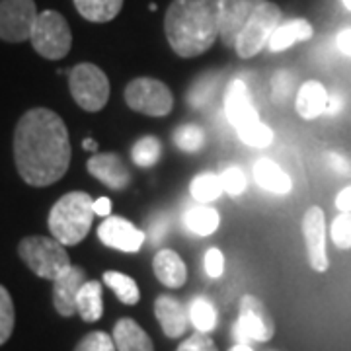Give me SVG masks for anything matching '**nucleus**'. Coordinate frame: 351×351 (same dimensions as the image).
<instances>
[{
	"label": "nucleus",
	"mask_w": 351,
	"mask_h": 351,
	"mask_svg": "<svg viewBox=\"0 0 351 351\" xmlns=\"http://www.w3.org/2000/svg\"><path fill=\"white\" fill-rule=\"evenodd\" d=\"M14 162L34 188L59 182L71 166V138L63 119L47 108L25 112L14 131Z\"/></svg>",
	"instance_id": "f257e3e1"
},
{
	"label": "nucleus",
	"mask_w": 351,
	"mask_h": 351,
	"mask_svg": "<svg viewBox=\"0 0 351 351\" xmlns=\"http://www.w3.org/2000/svg\"><path fill=\"white\" fill-rule=\"evenodd\" d=\"M164 32L176 55L199 57L221 38L219 0H174L164 18Z\"/></svg>",
	"instance_id": "f03ea898"
},
{
	"label": "nucleus",
	"mask_w": 351,
	"mask_h": 351,
	"mask_svg": "<svg viewBox=\"0 0 351 351\" xmlns=\"http://www.w3.org/2000/svg\"><path fill=\"white\" fill-rule=\"evenodd\" d=\"M94 199L84 191H71L51 207L47 225L51 237L63 246H75L86 239L94 223Z\"/></svg>",
	"instance_id": "7ed1b4c3"
},
{
	"label": "nucleus",
	"mask_w": 351,
	"mask_h": 351,
	"mask_svg": "<svg viewBox=\"0 0 351 351\" xmlns=\"http://www.w3.org/2000/svg\"><path fill=\"white\" fill-rule=\"evenodd\" d=\"M22 262L41 279L55 281L73 265L66 248L53 237H25L18 244Z\"/></svg>",
	"instance_id": "20e7f679"
},
{
	"label": "nucleus",
	"mask_w": 351,
	"mask_h": 351,
	"mask_svg": "<svg viewBox=\"0 0 351 351\" xmlns=\"http://www.w3.org/2000/svg\"><path fill=\"white\" fill-rule=\"evenodd\" d=\"M69 88L84 112H101L110 100V80L100 66L92 63L76 64L69 73Z\"/></svg>",
	"instance_id": "39448f33"
},
{
	"label": "nucleus",
	"mask_w": 351,
	"mask_h": 351,
	"mask_svg": "<svg viewBox=\"0 0 351 351\" xmlns=\"http://www.w3.org/2000/svg\"><path fill=\"white\" fill-rule=\"evenodd\" d=\"M125 104L133 112L149 115V117H164L174 108V96L170 88L162 80L138 76L133 78L123 92Z\"/></svg>",
	"instance_id": "423d86ee"
},
{
	"label": "nucleus",
	"mask_w": 351,
	"mask_h": 351,
	"mask_svg": "<svg viewBox=\"0 0 351 351\" xmlns=\"http://www.w3.org/2000/svg\"><path fill=\"white\" fill-rule=\"evenodd\" d=\"M29 41L41 57L49 61H59L69 55L73 45V34L61 14L55 10H45L39 12Z\"/></svg>",
	"instance_id": "0eeeda50"
},
{
	"label": "nucleus",
	"mask_w": 351,
	"mask_h": 351,
	"mask_svg": "<svg viewBox=\"0 0 351 351\" xmlns=\"http://www.w3.org/2000/svg\"><path fill=\"white\" fill-rule=\"evenodd\" d=\"M283 22V14L281 8L274 2H263L262 6L254 12L250 22L242 29V34L237 39L234 51L239 53L242 59H250L256 57L263 47H267L269 39L274 36L277 27Z\"/></svg>",
	"instance_id": "6e6552de"
},
{
	"label": "nucleus",
	"mask_w": 351,
	"mask_h": 351,
	"mask_svg": "<svg viewBox=\"0 0 351 351\" xmlns=\"http://www.w3.org/2000/svg\"><path fill=\"white\" fill-rule=\"evenodd\" d=\"M276 334V322L267 306L254 295H244L240 299L239 320L234 322L232 336L237 343H263Z\"/></svg>",
	"instance_id": "1a4fd4ad"
},
{
	"label": "nucleus",
	"mask_w": 351,
	"mask_h": 351,
	"mask_svg": "<svg viewBox=\"0 0 351 351\" xmlns=\"http://www.w3.org/2000/svg\"><path fill=\"white\" fill-rule=\"evenodd\" d=\"M38 16L34 0H0V39L8 43L32 39Z\"/></svg>",
	"instance_id": "9d476101"
},
{
	"label": "nucleus",
	"mask_w": 351,
	"mask_h": 351,
	"mask_svg": "<svg viewBox=\"0 0 351 351\" xmlns=\"http://www.w3.org/2000/svg\"><path fill=\"white\" fill-rule=\"evenodd\" d=\"M302 237L308 263L314 271L324 274L330 267L326 254V217L320 207H311L302 217Z\"/></svg>",
	"instance_id": "9b49d317"
},
{
	"label": "nucleus",
	"mask_w": 351,
	"mask_h": 351,
	"mask_svg": "<svg viewBox=\"0 0 351 351\" xmlns=\"http://www.w3.org/2000/svg\"><path fill=\"white\" fill-rule=\"evenodd\" d=\"M265 0H219V24H221V41L226 47L237 45L242 29L250 22L254 12Z\"/></svg>",
	"instance_id": "f8f14e48"
},
{
	"label": "nucleus",
	"mask_w": 351,
	"mask_h": 351,
	"mask_svg": "<svg viewBox=\"0 0 351 351\" xmlns=\"http://www.w3.org/2000/svg\"><path fill=\"white\" fill-rule=\"evenodd\" d=\"M98 239L108 248L135 254L143 248L147 234L123 217H106L98 226Z\"/></svg>",
	"instance_id": "ddd939ff"
},
{
	"label": "nucleus",
	"mask_w": 351,
	"mask_h": 351,
	"mask_svg": "<svg viewBox=\"0 0 351 351\" xmlns=\"http://www.w3.org/2000/svg\"><path fill=\"white\" fill-rule=\"evenodd\" d=\"M225 115L228 123L239 131L242 127L250 125L260 119V113L256 110L254 101L250 98V90L244 80L234 78L228 82L225 90Z\"/></svg>",
	"instance_id": "4468645a"
},
{
	"label": "nucleus",
	"mask_w": 351,
	"mask_h": 351,
	"mask_svg": "<svg viewBox=\"0 0 351 351\" xmlns=\"http://www.w3.org/2000/svg\"><path fill=\"white\" fill-rule=\"evenodd\" d=\"M86 281L84 269L76 265H71L63 276L53 281V306L61 316L71 318L73 314H76V299Z\"/></svg>",
	"instance_id": "2eb2a0df"
},
{
	"label": "nucleus",
	"mask_w": 351,
	"mask_h": 351,
	"mask_svg": "<svg viewBox=\"0 0 351 351\" xmlns=\"http://www.w3.org/2000/svg\"><path fill=\"white\" fill-rule=\"evenodd\" d=\"M90 176H94L98 182L112 189H123L131 182V174L127 170L125 162L115 152H100L90 156L86 162Z\"/></svg>",
	"instance_id": "dca6fc26"
},
{
	"label": "nucleus",
	"mask_w": 351,
	"mask_h": 351,
	"mask_svg": "<svg viewBox=\"0 0 351 351\" xmlns=\"http://www.w3.org/2000/svg\"><path fill=\"white\" fill-rule=\"evenodd\" d=\"M154 316L168 338H182L189 326L188 308L172 295H158L154 301Z\"/></svg>",
	"instance_id": "f3484780"
},
{
	"label": "nucleus",
	"mask_w": 351,
	"mask_h": 351,
	"mask_svg": "<svg viewBox=\"0 0 351 351\" xmlns=\"http://www.w3.org/2000/svg\"><path fill=\"white\" fill-rule=\"evenodd\" d=\"M152 269L156 279L168 289H180L186 279H188V267L184 260L180 258V254L170 248L156 252L154 260H152Z\"/></svg>",
	"instance_id": "a211bd4d"
},
{
	"label": "nucleus",
	"mask_w": 351,
	"mask_h": 351,
	"mask_svg": "<svg viewBox=\"0 0 351 351\" xmlns=\"http://www.w3.org/2000/svg\"><path fill=\"white\" fill-rule=\"evenodd\" d=\"M328 90L322 82L318 80H306L299 92H297V100H295V110L301 115L302 119L313 121L316 117L324 115L328 108Z\"/></svg>",
	"instance_id": "6ab92c4d"
},
{
	"label": "nucleus",
	"mask_w": 351,
	"mask_h": 351,
	"mask_svg": "<svg viewBox=\"0 0 351 351\" xmlns=\"http://www.w3.org/2000/svg\"><path fill=\"white\" fill-rule=\"evenodd\" d=\"M252 176H254V182L263 191H269L276 195H285L293 189V182H291L287 172H283V168L269 158H260L254 164Z\"/></svg>",
	"instance_id": "aec40b11"
},
{
	"label": "nucleus",
	"mask_w": 351,
	"mask_h": 351,
	"mask_svg": "<svg viewBox=\"0 0 351 351\" xmlns=\"http://www.w3.org/2000/svg\"><path fill=\"white\" fill-rule=\"evenodd\" d=\"M113 341L117 351H154L151 336L133 318H121L115 322Z\"/></svg>",
	"instance_id": "412c9836"
},
{
	"label": "nucleus",
	"mask_w": 351,
	"mask_h": 351,
	"mask_svg": "<svg viewBox=\"0 0 351 351\" xmlns=\"http://www.w3.org/2000/svg\"><path fill=\"white\" fill-rule=\"evenodd\" d=\"M314 29L313 25L308 24L306 20H289V22H281V25L274 32V36L267 43V49L271 53H281V51L293 47L299 41H306L313 38Z\"/></svg>",
	"instance_id": "4be33fe9"
},
{
	"label": "nucleus",
	"mask_w": 351,
	"mask_h": 351,
	"mask_svg": "<svg viewBox=\"0 0 351 351\" xmlns=\"http://www.w3.org/2000/svg\"><path fill=\"white\" fill-rule=\"evenodd\" d=\"M184 225L197 237H211L221 226V215L211 205L195 203L184 213Z\"/></svg>",
	"instance_id": "5701e85b"
},
{
	"label": "nucleus",
	"mask_w": 351,
	"mask_h": 351,
	"mask_svg": "<svg viewBox=\"0 0 351 351\" xmlns=\"http://www.w3.org/2000/svg\"><path fill=\"white\" fill-rule=\"evenodd\" d=\"M76 314L84 322H98L104 314V299H101V283L88 279L82 285L78 299H76Z\"/></svg>",
	"instance_id": "b1692460"
},
{
	"label": "nucleus",
	"mask_w": 351,
	"mask_h": 351,
	"mask_svg": "<svg viewBox=\"0 0 351 351\" xmlns=\"http://www.w3.org/2000/svg\"><path fill=\"white\" fill-rule=\"evenodd\" d=\"M75 6L82 18L88 22H112L123 8V0H75Z\"/></svg>",
	"instance_id": "393cba45"
},
{
	"label": "nucleus",
	"mask_w": 351,
	"mask_h": 351,
	"mask_svg": "<svg viewBox=\"0 0 351 351\" xmlns=\"http://www.w3.org/2000/svg\"><path fill=\"white\" fill-rule=\"evenodd\" d=\"M223 193H225V189L221 184V176L213 174V172L195 176L189 184V195L203 205H209L211 201H217Z\"/></svg>",
	"instance_id": "a878e982"
},
{
	"label": "nucleus",
	"mask_w": 351,
	"mask_h": 351,
	"mask_svg": "<svg viewBox=\"0 0 351 351\" xmlns=\"http://www.w3.org/2000/svg\"><path fill=\"white\" fill-rule=\"evenodd\" d=\"M189 322L201 334H209L217 326V311L213 302L205 297H193L188 306Z\"/></svg>",
	"instance_id": "bb28decb"
},
{
	"label": "nucleus",
	"mask_w": 351,
	"mask_h": 351,
	"mask_svg": "<svg viewBox=\"0 0 351 351\" xmlns=\"http://www.w3.org/2000/svg\"><path fill=\"white\" fill-rule=\"evenodd\" d=\"M104 283L108 287L112 289L115 293V297L123 304H137L138 299H141V291H138V285L135 283L133 277L125 276V274H119V271H106L104 274Z\"/></svg>",
	"instance_id": "cd10ccee"
},
{
	"label": "nucleus",
	"mask_w": 351,
	"mask_h": 351,
	"mask_svg": "<svg viewBox=\"0 0 351 351\" xmlns=\"http://www.w3.org/2000/svg\"><path fill=\"white\" fill-rule=\"evenodd\" d=\"M162 154V145L156 137H143L131 149V158L138 168H152L160 160Z\"/></svg>",
	"instance_id": "c85d7f7f"
},
{
	"label": "nucleus",
	"mask_w": 351,
	"mask_h": 351,
	"mask_svg": "<svg viewBox=\"0 0 351 351\" xmlns=\"http://www.w3.org/2000/svg\"><path fill=\"white\" fill-rule=\"evenodd\" d=\"M174 145L184 152H197L203 149L205 145V131L199 125L193 123H186L180 125L174 131Z\"/></svg>",
	"instance_id": "c756f323"
},
{
	"label": "nucleus",
	"mask_w": 351,
	"mask_h": 351,
	"mask_svg": "<svg viewBox=\"0 0 351 351\" xmlns=\"http://www.w3.org/2000/svg\"><path fill=\"white\" fill-rule=\"evenodd\" d=\"M16 313H14V302L8 289L0 285V346H4L12 336Z\"/></svg>",
	"instance_id": "7c9ffc66"
},
{
	"label": "nucleus",
	"mask_w": 351,
	"mask_h": 351,
	"mask_svg": "<svg viewBox=\"0 0 351 351\" xmlns=\"http://www.w3.org/2000/svg\"><path fill=\"white\" fill-rule=\"evenodd\" d=\"M217 86H219V78H217V75L203 76V78L197 80V82L193 84V88L189 90L188 101L193 108H201V106L209 104V100L213 98V94L217 92Z\"/></svg>",
	"instance_id": "2f4dec72"
},
{
	"label": "nucleus",
	"mask_w": 351,
	"mask_h": 351,
	"mask_svg": "<svg viewBox=\"0 0 351 351\" xmlns=\"http://www.w3.org/2000/svg\"><path fill=\"white\" fill-rule=\"evenodd\" d=\"M330 239L339 250H351V213H339L332 221Z\"/></svg>",
	"instance_id": "473e14b6"
},
{
	"label": "nucleus",
	"mask_w": 351,
	"mask_h": 351,
	"mask_svg": "<svg viewBox=\"0 0 351 351\" xmlns=\"http://www.w3.org/2000/svg\"><path fill=\"white\" fill-rule=\"evenodd\" d=\"M221 184H223L225 193H228L230 197H239L248 188L246 174L240 170L239 166H228L225 172L221 174Z\"/></svg>",
	"instance_id": "72a5a7b5"
},
{
	"label": "nucleus",
	"mask_w": 351,
	"mask_h": 351,
	"mask_svg": "<svg viewBox=\"0 0 351 351\" xmlns=\"http://www.w3.org/2000/svg\"><path fill=\"white\" fill-rule=\"evenodd\" d=\"M75 351H117L113 336L106 334V332H90L84 338L76 343Z\"/></svg>",
	"instance_id": "f704fd0d"
},
{
	"label": "nucleus",
	"mask_w": 351,
	"mask_h": 351,
	"mask_svg": "<svg viewBox=\"0 0 351 351\" xmlns=\"http://www.w3.org/2000/svg\"><path fill=\"white\" fill-rule=\"evenodd\" d=\"M203 269L211 279H219L225 274V256L219 248H209L203 256Z\"/></svg>",
	"instance_id": "c9c22d12"
},
{
	"label": "nucleus",
	"mask_w": 351,
	"mask_h": 351,
	"mask_svg": "<svg viewBox=\"0 0 351 351\" xmlns=\"http://www.w3.org/2000/svg\"><path fill=\"white\" fill-rule=\"evenodd\" d=\"M176 351H217V346L213 339L209 338V334L195 332L188 339H184Z\"/></svg>",
	"instance_id": "e433bc0d"
},
{
	"label": "nucleus",
	"mask_w": 351,
	"mask_h": 351,
	"mask_svg": "<svg viewBox=\"0 0 351 351\" xmlns=\"http://www.w3.org/2000/svg\"><path fill=\"white\" fill-rule=\"evenodd\" d=\"M271 86H274V96H276V100H285L289 96V92H291V88H293V76L289 75V73H277L274 76V82H271Z\"/></svg>",
	"instance_id": "4c0bfd02"
},
{
	"label": "nucleus",
	"mask_w": 351,
	"mask_h": 351,
	"mask_svg": "<svg viewBox=\"0 0 351 351\" xmlns=\"http://www.w3.org/2000/svg\"><path fill=\"white\" fill-rule=\"evenodd\" d=\"M328 162L332 166V170L338 172L339 176H351V162L346 156H341L338 152H330L328 154Z\"/></svg>",
	"instance_id": "58836bf2"
},
{
	"label": "nucleus",
	"mask_w": 351,
	"mask_h": 351,
	"mask_svg": "<svg viewBox=\"0 0 351 351\" xmlns=\"http://www.w3.org/2000/svg\"><path fill=\"white\" fill-rule=\"evenodd\" d=\"M151 239L152 242H158V240H162L166 237V232H168V221L164 219V217H158L151 226Z\"/></svg>",
	"instance_id": "ea45409f"
},
{
	"label": "nucleus",
	"mask_w": 351,
	"mask_h": 351,
	"mask_svg": "<svg viewBox=\"0 0 351 351\" xmlns=\"http://www.w3.org/2000/svg\"><path fill=\"white\" fill-rule=\"evenodd\" d=\"M336 45L343 55L351 57V27H346V29L339 32L338 38H336Z\"/></svg>",
	"instance_id": "a19ab883"
},
{
	"label": "nucleus",
	"mask_w": 351,
	"mask_h": 351,
	"mask_svg": "<svg viewBox=\"0 0 351 351\" xmlns=\"http://www.w3.org/2000/svg\"><path fill=\"white\" fill-rule=\"evenodd\" d=\"M336 207L339 209V213H351V186L339 191L336 197Z\"/></svg>",
	"instance_id": "79ce46f5"
},
{
	"label": "nucleus",
	"mask_w": 351,
	"mask_h": 351,
	"mask_svg": "<svg viewBox=\"0 0 351 351\" xmlns=\"http://www.w3.org/2000/svg\"><path fill=\"white\" fill-rule=\"evenodd\" d=\"M94 213L98 217H110L112 215V201H110V197L94 199Z\"/></svg>",
	"instance_id": "37998d69"
},
{
	"label": "nucleus",
	"mask_w": 351,
	"mask_h": 351,
	"mask_svg": "<svg viewBox=\"0 0 351 351\" xmlns=\"http://www.w3.org/2000/svg\"><path fill=\"white\" fill-rule=\"evenodd\" d=\"M343 98L339 96V94H330V98H328V108L326 113L328 115H338L341 110H343Z\"/></svg>",
	"instance_id": "c03bdc74"
},
{
	"label": "nucleus",
	"mask_w": 351,
	"mask_h": 351,
	"mask_svg": "<svg viewBox=\"0 0 351 351\" xmlns=\"http://www.w3.org/2000/svg\"><path fill=\"white\" fill-rule=\"evenodd\" d=\"M82 147H84L86 151H92V152L98 151V143H96L94 138H84V143H82Z\"/></svg>",
	"instance_id": "a18cd8bd"
},
{
	"label": "nucleus",
	"mask_w": 351,
	"mask_h": 351,
	"mask_svg": "<svg viewBox=\"0 0 351 351\" xmlns=\"http://www.w3.org/2000/svg\"><path fill=\"white\" fill-rule=\"evenodd\" d=\"M228 351H254V350H252V346H248V343H234V346H232Z\"/></svg>",
	"instance_id": "49530a36"
},
{
	"label": "nucleus",
	"mask_w": 351,
	"mask_h": 351,
	"mask_svg": "<svg viewBox=\"0 0 351 351\" xmlns=\"http://www.w3.org/2000/svg\"><path fill=\"white\" fill-rule=\"evenodd\" d=\"M341 4H343V6H346V8L351 12V0H341Z\"/></svg>",
	"instance_id": "de8ad7c7"
}]
</instances>
